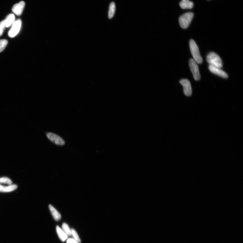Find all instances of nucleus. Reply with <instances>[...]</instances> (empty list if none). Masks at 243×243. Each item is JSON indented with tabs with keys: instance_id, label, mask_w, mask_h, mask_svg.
<instances>
[{
	"instance_id": "1",
	"label": "nucleus",
	"mask_w": 243,
	"mask_h": 243,
	"mask_svg": "<svg viewBox=\"0 0 243 243\" xmlns=\"http://www.w3.org/2000/svg\"><path fill=\"white\" fill-rule=\"evenodd\" d=\"M206 60L210 65L221 69L222 67V59L215 52H212L209 53L207 56Z\"/></svg>"
},
{
	"instance_id": "2",
	"label": "nucleus",
	"mask_w": 243,
	"mask_h": 243,
	"mask_svg": "<svg viewBox=\"0 0 243 243\" xmlns=\"http://www.w3.org/2000/svg\"><path fill=\"white\" fill-rule=\"evenodd\" d=\"M189 46L193 58V60L197 62V63L200 64L202 63L203 59L200 55L199 48L193 39L190 40L189 41Z\"/></svg>"
},
{
	"instance_id": "3",
	"label": "nucleus",
	"mask_w": 243,
	"mask_h": 243,
	"mask_svg": "<svg viewBox=\"0 0 243 243\" xmlns=\"http://www.w3.org/2000/svg\"><path fill=\"white\" fill-rule=\"evenodd\" d=\"M193 13L188 12L181 16L179 18V23L181 28L183 29L188 28L193 17Z\"/></svg>"
},
{
	"instance_id": "4",
	"label": "nucleus",
	"mask_w": 243,
	"mask_h": 243,
	"mask_svg": "<svg viewBox=\"0 0 243 243\" xmlns=\"http://www.w3.org/2000/svg\"><path fill=\"white\" fill-rule=\"evenodd\" d=\"M189 64L194 79L196 81H199L200 79V75L197 62L193 59H191L189 60Z\"/></svg>"
},
{
	"instance_id": "5",
	"label": "nucleus",
	"mask_w": 243,
	"mask_h": 243,
	"mask_svg": "<svg viewBox=\"0 0 243 243\" xmlns=\"http://www.w3.org/2000/svg\"><path fill=\"white\" fill-rule=\"evenodd\" d=\"M21 26V20L18 19L13 23L12 28L9 33V35L11 38H13L17 35L19 32Z\"/></svg>"
},
{
	"instance_id": "6",
	"label": "nucleus",
	"mask_w": 243,
	"mask_h": 243,
	"mask_svg": "<svg viewBox=\"0 0 243 243\" xmlns=\"http://www.w3.org/2000/svg\"><path fill=\"white\" fill-rule=\"evenodd\" d=\"M179 82L183 86L185 95L187 96H190L192 94V90L190 81L187 79H182Z\"/></svg>"
},
{
	"instance_id": "7",
	"label": "nucleus",
	"mask_w": 243,
	"mask_h": 243,
	"mask_svg": "<svg viewBox=\"0 0 243 243\" xmlns=\"http://www.w3.org/2000/svg\"><path fill=\"white\" fill-rule=\"evenodd\" d=\"M46 136L50 141L55 144L63 146L65 144V142L63 139L54 133L49 132L47 133Z\"/></svg>"
},
{
	"instance_id": "8",
	"label": "nucleus",
	"mask_w": 243,
	"mask_h": 243,
	"mask_svg": "<svg viewBox=\"0 0 243 243\" xmlns=\"http://www.w3.org/2000/svg\"><path fill=\"white\" fill-rule=\"evenodd\" d=\"M209 69L211 72L218 76L225 78V79H227L228 77V75L227 73L222 70L221 68L209 65Z\"/></svg>"
},
{
	"instance_id": "9",
	"label": "nucleus",
	"mask_w": 243,
	"mask_h": 243,
	"mask_svg": "<svg viewBox=\"0 0 243 243\" xmlns=\"http://www.w3.org/2000/svg\"><path fill=\"white\" fill-rule=\"evenodd\" d=\"M25 6V2L23 1H21L18 3L16 4L12 8L13 12L18 16L21 15L23 12Z\"/></svg>"
},
{
	"instance_id": "10",
	"label": "nucleus",
	"mask_w": 243,
	"mask_h": 243,
	"mask_svg": "<svg viewBox=\"0 0 243 243\" xmlns=\"http://www.w3.org/2000/svg\"><path fill=\"white\" fill-rule=\"evenodd\" d=\"M49 207L53 218L56 221H59L61 219V215L52 205H49Z\"/></svg>"
},
{
	"instance_id": "11",
	"label": "nucleus",
	"mask_w": 243,
	"mask_h": 243,
	"mask_svg": "<svg viewBox=\"0 0 243 243\" xmlns=\"http://www.w3.org/2000/svg\"><path fill=\"white\" fill-rule=\"evenodd\" d=\"M180 6L183 9L192 8L193 6V2L189 0H182L179 3Z\"/></svg>"
},
{
	"instance_id": "12",
	"label": "nucleus",
	"mask_w": 243,
	"mask_h": 243,
	"mask_svg": "<svg viewBox=\"0 0 243 243\" xmlns=\"http://www.w3.org/2000/svg\"><path fill=\"white\" fill-rule=\"evenodd\" d=\"M56 231L58 236L62 242H64L67 239L68 236L59 226H57Z\"/></svg>"
},
{
	"instance_id": "13",
	"label": "nucleus",
	"mask_w": 243,
	"mask_h": 243,
	"mask_svg": "<svg viewBox=\"0 0 243 243\" xmlns=\"http://www.w3.org/2000/svg\"><path fill=\"white\" fill-rule=\"evenodd\" d=\"M15 19V17L14 14H11L9 15L5 20L6 27H9L14 23Z\"/></svg>"
},
{
	"instance_id": "14",
	"label": "nucleus",
	"mask_w": 243,
	"mask_h": 243,
	"mask_svg": "<svg viewBox=\"0 0 243 243\" xmlns=\"http://www.w3.org/2000/svg\"><path fill=\"white\" fill-rule=\"evenodd\" d=\"M115 10V6L114 3L112 2L110 5L108 12V18L111 19L114 16Z\"/></svg>"
},
{
	"instance_id": "15",
	"label": "nucleus",
	"mask_w": 243,
	"mask_h": 243,
	"mask_svg": "<svg viewBox=\"0 0 243 243\" xmlns=\"http://www.w3.org/2000/svg\"><path fill=\"white\" fill-rule=\"evenodd\" d=\"M62 229L64 231L67 235L68 236H70L71 235V230L70 228L68 225L66 223H64L62 225Z\"/></svg>"
},
{
	"instance_id": "16",
	"label": "nucleus",
	"mask_w": 243,
	"mask_h": 243,
	"mask_svg": "<svg viewBox=\"0 0 243 243\" xmlns=\"http://www.w3.org/2000/svg\"><path fill=\"white\" fill-rule=\"evenodd\" d=\"M17 188V186L16 185H10L9 186H4L3 191L4 192H9L15 190Z\"/></svg>"
},
{
	"instance_id": "17",
	"label": "nucleus",
	"mask_w": 243,
	"mask_h": 243,
	"mask_svg": "<svg viewBox=\"0 0 243 243\" xmlns=\"http://www.w3.org/2000/svg\"><path fill=\"white\" fill-rule=\"evenodd\" d=\"M71 235H72L73 239L76 240L79 243L81 242V240L78 235L77 231L74 229H71Z\"/></svg>"
},
{
	"instance_id": "18",
	"label": "nucleus",
	"mask_w": 243,
	"mask_h": 243,
	"mask_svg": "<svg viewBox=\"0 0 243 243\" xmlns=\"http://www.w3.org/2000/svg\"><path fill=\"white\" fill-rule=\"evenodd\" d=\"M8 43L7 40L2 39L0 40V52H1L4 50Z\"/></svg>"
},
{
	"instance_id": "19",
	"label": "nucleus",
	"mask_w": 243,
	"mask_h": 243,
	"mask_svg": "<svg viewBox=\"0 0 243 243\" xmlns=\"http://www.w3.org/2000/svg\"><path fill=\"white\" fill-rule=\"evenodd\" d=\"M0 183H5L9 185L12 184V182L9 178L6 177H3L0 178Z\"/></svg>"
},
{
	"instance_id": "20",
	"label": "nucleus",
	"mask_w": 243,
	"mask_h": 243,
	"mask_svg": "<svg viewBox=\"0 0 243 243\" xmlns=\"http://www.w3.org/2000/svg\"><path fill=\"white\" fill-rule=\"evenodd\" d=\"M5 27H6V26L5 20H3V21L0 22V36H1L3 34Z\"/></svg>"
},
{
	"instance_id": "21",
	"label": "nucleus",
	"mask_w": 243,
	"mask_h": 243,
	"mask_svg": "<svg viewBox=\"0 0 243 243\" xmlns=\"http://www.w3.org/2000/svg\"><path fill=\"white\" fill-rule=\"evenodd\" d=\"M67 243H79L73 238H69L67 240Z\"/></svg>"
},
{
	"instance_id": "22",
	"label": "nucleus",
	"mask_w": 243,
	"mask_h": 243,
	"mask_svg": "<svg viewBox=\"0 0 243 243\" xmlns=\"http://www.w3.org/2000/svg\"><path fill=\"white\" fill-rule=\"evenodd\" d=\"M4 186H1V185H0V191H3Z\"/></svg>"
}]
</instances>
